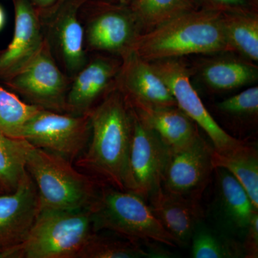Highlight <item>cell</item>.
I'll list each match as a JSON object with an SVG mask.
<instances>
[{
    "label": "cell",
    "mask_w": 258,
    "mask_h": 258,
    "mask_svg": "<svg viewBox=\"0 0 258 258\" xmlns=\"http://www.w3.org/2000/svg\"><path fill=\"white\" fill-rule=\"evenodd\" d=\"M88 114L91 137L77 165L109 186L128 191L132 106L115 86Z\"/></svg>",
    "instance_id": "obj_1"
},
{
    "label": "cell",
    "mask_w": 258,
    "mask_h": 258,
    "mask_svg": "<svg viewBox=\"0 0 258 258\" xmlns=\"http://www.w3.org/2000/svg\"><path fill=\"white\" fill-rule=\"evenodd\" d=\"M131 50L149 62L232 52L224 32L222 13L208 9L183 13L140 34Z\"/></svg>",
    "instance_id": "obj_2"
},
{
    "label": "cell",
    "mask_w": 258,
    "mask_h": 258,
    "mask_svg": "<svg viewBox=\"0 0 258 258\" xmlns=\"http://www.w3.org/2000/svg\"><path fill=\"white\" fill-rule=\"evenodd\" d=\"M94 232L89 207L40 209L26 239L1 258H79Z\"/></svg>",
    "instance_id": "obj_3"
},
{
    "label": "cell",
    "mask_w": 258,
    "mask_h": 258,
    "mask_svg": "<svg viewBox=\"0 0 258 258\" xmlns=\"http://www.w3.org/2000/svg\"><path fill=\"white\" fill-rule=\"evenodd\" d=\"M89 208L96 232L111 231L140 244L154 242L176 246L147 200L133 191L101 186Z\"/></svg>",
    "instance_id": "obj_4"
},
{
    "label": "cell",
    "mask_w": 258,
    "mask_h": 258,
    "mask_svg": "<svg viewBox=\"0 0 258 258\" xmlns=\"http://www.w3.org/2000/svg\"><path fill=\"white\" fill-rule=\"evenodd\" d=\"M26 169L36 186L40 209L75 210L90 207L101 185L64 158L31 146Z\"/></svg>",
    "instance_id": "obj_5"
},
{
    "label": "cell",
    "mask_w": 258,
    "mask_h": 258,
    "mask_svg": "<svg viewBox=\"0 0 258 258\" xmlns=\"http://www.w3.org/2000/svg\"><path fill=\"white\" fill-rule=\"evenodd\" d=\"M91 132L89 114L41 109L24 127L21 139L72 162L86 150Z\"/></svg>",
    "instance_id": "obj_6"
},
{
    "label": "cell",
    "mask_w": 258,
    "mask_h": 258,
    "mask_svg": "<svg viewBox=\"0 0 258 258\" xmlns=\"http://www.w3.org/2000/svg\"><path fill=\"white\" fill-rule=\"evenodd\" d=\"M71 82V78L60 69L45 41L38 55L28 66L3 83L30 104L66 113Z\"/></svg>",
    "instance_id": "obj_7"
},
{
    "label": "cell",
    "mask_w": 258,
    "mask_h": 258,
    "mask_svg": "<svg viewBox=\"0 0 258 258\" xmlns=\"http://www.w3.org/2000/svg\"><path fill=\"white\" fill-rule=\"evenodd\" d=\"M170 90L176 106L208 136L217 152H225L243 144L244 141L232 137L217 123L191 85V69L181 58L152 61Z\"/></svg>",
    "instance_id": "obj_8"
},
{
    "label": "cell",
    "mask_w": 258,
    "mask_h": 258,
    "mask_svg": "<svg viewBox=\"0 0 258 258\" xmlns=\"http://www.w3.org/2000/svg\"><path fill=\"white\" fill-rule=\"evenodd\" d=\"M88 0H62L43 19L45 41L64 74L72 79L86 64L88 53L85 46L81 10Z\"/></svg>",
    "instance_id": "obj_9"
},
{
    "label": "cell",
    "mask_w": 258,
    "mask_h": 258,
    "mask_svg": "<svg viewBox=\"0 0 258 258\" xmlns=\"http://www.w3.org/2000/svg\"><path fill=\"white\" fill-rule=\"evenodd\" d=\"M81 13L88 54L103 53L122 56L131 50L136 39L142 33L134 10L124 7L104 6Z\"/></svg>",
    "instance_id": "obj_10"
},
{
    "label": "cell",
    "mask_w": 258,
    "mask_h": 258,
    "mask_svg": "<svg viewBox=\"0 0 258 258\" xmlns=\"http://www.w3.org/2000/svg\"><path fill=\"white\" fill-rule=\"evenodd\" d=\"M213 149L200 135L184 147L169 148L161 187L174 195L200 200L215 170Z\"/></svg>",
    "instance_id": "obj_11"
},
{
    "label": "cell",
    "mask_w": 258,
    "mask_h": 258,
    "mask_svg": "<svg viewBox=\"0 0 258 258\" xmlns=\"http://www.w3.org/2000/svg\"><path fill=\"white\" fill-rule=\"evenodd\" d=\"M169 147L132 108L128 191L147 200L161 186Z\"/></svg>",
    "instance_id": "obj_12"
},
{
    "label": "cell",
    "mask_w": 258,
    "mask_h": 258,
    "mask_svg": "<svg viewBox=\"0 0 258 258\" xmlns=\"http://www.w3.org/2000/svg\"><path fill=\"white\" fill-rule=\"evenodd\" d=\"M121 59L103 53L88 54L86 64L71 79L66 113L88 114L116 84Z\"/></svg>",
    "instance_id": "obj_13"
},
{
    "label": "cell",
    "mask_w": 258,
    "mask_h": 258,
    "mask_svg": "<svg viewBox=\"0 0 258 258\" xmlns=\"http://www.w3.org/2000/svg\"><path fill=\"white\" fill-rule=\"evenodd\" d=\"M116 87L134 108H159L176 106L165 81L154 69L133 50L121 57Z\"/></svg>",
    "instance_id": "obj_14"
},
{
    "label": "cell",
    "mask_w": 258,
    "mask_h": 258,
    "mask_svg": "<svg viewBox=\"0 0 258 258\" xmlns=\"http://www.w3.org/2000/svg\"><path fill=\"white\" fill-rule=\"evenodd\" d=\"M15 30L13 40L0 51V81L3 83L20 72L42 50L45 43L40 13L29 0H13Z\"/></svg>",
    "instance_id": "obj_15"
},
{
    "label": "cell",
    "mask_w": 258,
    "mask_h": 258,
    "mask_svg": "<svg viewBox=\"0 0 258 258\" xmlns=\"http://www.w3.org/2000/svg\"><path fill=\"white\" fill-rule=\"evenodd\" d=\"M40 210L37 187L28 171L15 191L0 194V258L26 239Z\"/></svg>",
    "instance_id": "obj_16"
},
{
    "label": "cell",
    "mask_w": 258,
    "mask_h": 258,
    "mask_svg": "<svg viewBox=\"0 0 258 258\" xmlns=\"http://www.w3.org/2000/svg\"><path fill=\"white\" fill-rule=\"evenodd\" d=\"M200 200L168 192L161 186L147 201L153 213L172 236L176 245L185 246L191 242L195 229L203 220Z\"/></svg>",
    "instance_id": "obj_17"
},
{
    "label": "cell",
    "mask_w": 258,
    "mask_h": 258,
    "mask_svg": "<svg viewBox=\"0 0 258 258\" xmlns=\"http://www.w3.org/2000/svg\"><path fill=\"white\" fill-rule=\"evenodd\" d=\"M231 53H218V55L202 61L199 66V77L212 91L227 92L257 82V64Z\"/></svg>",
    "instance_id": "obj_18"
},
{
    "label": "cell",
    "mask_w": 258,
    "mask_h": 258,
    "mask_svg": "<svg viewBox=\"0 0 258 258\" xmlns=\"http://www.w3.org/2000/svg\"><path fill=\"white\" fill-rule=\"evenodd\" d=\"M132 108L169 148L184 147L200 136L196 123L177 106Z\"/></svg>",
    "instance_id": "obj_19"
},
{
    "label": "cell",
    "mask_w": 258,
    "mask_h": 258,
    "mask_svg": "<svg viewBox=\"0 0 258 258\" xmlns=\"http://www.w3.org/2000/svg\"><path fill=\"white\" fill-rule=\"evenodd\" d=\"M217 190L222 215L230 228L245 232L251 218L258 210L254 208L248 194L229 171L216 167Z\"/></svg>",
    "instance_id": "obj_20"
},
{
    "label": "cell",
    "mask_w": 258,
    "mask_h": 258,
    "mask_svg": "<svg viewBox=\"0 0 258 258\" xmlns=\"http://www.w3.org/2000/svg\"><path fill=\"white\" fill-rule=\"evenodd\" d=\"M215 168H223L235 178L248 194L258 210V153L254 146L246 143L225 152L213 149Z\"/></svg>",
    "instance_id": "obj_21"
},
{
    "label": "cell",
    "mask_w": 258,
    "mask_h": 258,
    "mask_svg": "<svg viewBox=\"0 0 258 258\" xmlns=\"http://www.w3.org/2000/svg\"><path fill=\"white\" fill-rule=\"evenodd\" d=\"M222 25L231 52L254 63L257 62V15L254 13H222Z\"/></svg>",
    "instance_id": "obj_22"
},
{
    "label": "cell",
    "mask_w": 258,
    "mask_h": 258,
    "mask_svg": "<svg viewBox=\"0 0 258 258\" xmlns=\"http://www.w3.org/2000/svg\"><path fill=\"white\" fill-rule=\"evenodd\" d=\"M31 144L0 133V189L9 193L18 188L26 173L27 157Z\"/></svg>",
    "instance_id": "obj_23"
},
{
    "label": "cell",
    "mask_w": 258,
    "mask_h": 258,
    "mask_svg": "<svg viewBox=\"0 0 258 258\" xmlns=\"http://www.w3.org/2000/svg\"><path fill=\"white\" fill-rule=\"evenodd\" d=\"M41 109L27 103L0 83V133L21 139L24 127Z\"/></svg>",
    "instance_id": "obj_24"
},
{
    "label": "cell",
    "mask_w": 258,
    "mask_h": 258,
    "mask_svg": "<svg viewBox=\"0 0 258 258\" xmlns=\"http://www.w3.org/2000/svg\"><path fill=\"white\" fill-rule=\"evenodd\" d=\"M158 257L142 244L120 237H108L94 232L84 246L79 258H139Z\"/></svg>",
    "instance_id": "obj_25"
},
{
    "label": "cell",
    "mask_w": 258,
    "mask_h": 258,
    "mask_svg": "<svg viewBox=\"0 0 258 258\" xmlns=\"http://www.w3.org/2000/svg\"><path fill=\"white\" fill-rule=\"evenodd\" d=\"M191 256L195 258L244 257L242 245L201 223L191 237Z\"/></svg>",
    "instance_id": "obj_26"
},
{
    "label": "cell",
    "mask_w": 258,
    "mask_h": 258,
    "mask_svg": "<svg viewBox=\"0 0 258 258\" xmlns=\"http://www.w3.org/2000/svg\"><path fill=\"white\" fill-rule=\"evenodd\" d=\"M132 10L143 33L195 9L191 0H137Z\"/></svg>",
    "instance_id": "obj_27"
},
{
    "label": "cell",
    "mask_w": 258,
    "mask_h": 258,
    "mask_svg": "<svg viewBox=\"0 0 258 258\" xmlns=\"http://www.w3.org/2000/svg\"><path fill=\"white\" fill-rule=\"evenodd\" d=\"M217 108L222 114L241 120L257 122L258 87L247 88L235 96L217 103Z\"/></svg>",
    "instance_id": "obj_28"
},
{
    "label": "cell",
    "mask_w": 258,
    "mask_h": 258,
    "mask_svg": "<svg viewBox=\"0 0 258 258\" xmlns=\"http://www.w3.org/2000/svg\"><path fill=\"white\" fill-rule=\"evenodd\" d=\"M243 244H242L244 257H258V211L254 212L248 227L244 232Z\"/></svg>",
    "instance_id": "obj_29"
},
{
    "label": "cell",
    "mask_w": 258,
    "mask_h": 258,
    "mask_svg": "<svg viewBox=\"0 0 258 258\" xmlns=\"http://www.w3.org/2000/svg\"><path fill=\"white\" fill-rule=\"evenodd\" d=\"M212 5V10L222 13H252L249 0H208Z\"/></svg>",
    "instance_id": "obj_30"
},
{
    "label": "cell",
    "mask_w": 258,
    "mask_h": 258,
    "mask_svg": "<svg viewBox=\"0 0 258 258\" xmlns=\"http://www.w3.org/2000/svg\"><path fill=\"white\" fill-rule=\"evenodd\" d=\"M36 8L42 20L46 18L55 10L62 0H29Z\"/></svg>",
    "instance_id": "obj_31"
},
{
    "label": "cell",
    "mask_w": 258,
    "mask_h": 258,
    "mask_svg": "<svg viewBox=\"0 0 258 258\" xmlns=\"http://www.w3.org/2000/svg\"><path fill=\"white\" fill-rule=\"evenodd\" d=\"M5 23V14L4 10L2 8L1 5H0V31H1L2 29L4 27Z\"/></svg>",
    "instance_id": "obj_32"
},
{
    "label": "cell",
    "mask_w": 258,
    "mask_h": 258,
    "mask_svg": "<svg viewBox=\"0 0 258 258\" xmlns=\"http://www.w3.org/2000/svg\"><path fill=\"white\" fill-rule=\"evenodd\" d=\"M1 193H3V191H2L1 189H0V194H1Z\"/></svg>",
    "instance_id": "obj_33"
}]
</instances>
